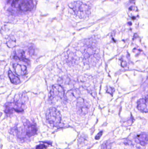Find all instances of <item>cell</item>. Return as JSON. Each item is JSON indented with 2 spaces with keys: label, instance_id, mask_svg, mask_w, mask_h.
Returning a JSON list of instances; mask_svg holds the SVG:
<instances>
[{
  "label": "cell",
  "instance_id": "2",
  "mask_svg": "<svg viewBox=\"0 0 148 149\" xmlns=\"http://www.w3.org/2000/svg\"><path fill=\"white\" fill-rule=\"evenodd\" d=\"M69 7L80 18H85L90 14L89 6L81 2L76 1L72 3L69 5Z\"/></svg>",
  "mask_w": 148,
  "mask_h": 149
},
{
  "label": "cell",
  "instance_id": "6",
  "mask_svg": "<svg viewBox=\"0 0 148 149\" xmlns=\"http://www.w3.org/2000/svg\"><path fill=\"white\" fill-rule=\"evenodd\" d=\"M50 99L52 100L57 99H61L64 97V91L61 86L55 85L52 86L50 91Z\"/></svg>",
  "mask_w": 148,
  "mask_h": 149
},
{
  "label": "cell",
  "instance_id": "8",
  "mask_svg": "<svg viewBox=\"0 0 148 149\" xmlns=\"http://www.w3.org/2000/svg\"><path fill=\"white\" fill-rule=\"evenodd\" d=\"M23 132L25 133V135L28 137L35 135L37 132V128L34 123L29 121L26 122L23 124Z\"/></svg>",
  "mask_w": 148,
  "mask_h": 149
},
{
  "label": "cell",
  "instance_id": "1",
  "mask_svg": "<svg viewBox=\"0 0 148 149\" xmlns=\"http://www.w3.org/2000/svg\"><path fill=\"white\" fill-rule=\"evenodd\" d=\"M8 4L12 8L9 9L12 13H25L31 11L34 8L33 0H6Z\"/></svg>",
  "mask_w": 148,
  "mask_h": 149
},
{
  "label": "cell",
  "instance_id": "4",
  "mask_svg": "<svg viewBox=\"0 0 148 149\" xmlns=\"http://www.w3.org/2000/svg\"><path fill=\"white\" fill-rule=\"evenodd\" d=\"M46 119L50 125L56 127L61 123V115L60 112L54 107H51L48 109L46 112Z\"/></svg>",
  "mask_w": 148,
  "mask_h": 149
},
{
  "label": "cell",
  "instance_id": "5",
  "mask_svg": "<svg viewBox=\"0 0 148 149\" xmlns=\"http://www.w3.org/2000/svg\"><path fill=\"white\" fill-rule=\"evenodd\" d=\"M24 105L21 102L18 101L8 102L5 107V112L7 114H11L14 112L21 113L24 110Z\"/></svg>",
  "mask_w": 148,
  "mask_h": 149
},
{
  "label": "cell",
  "instance_id": "7",
  "mask_svg": "<svg viewBox=\"0 0 148 149\" xmlns=\"http://www.w3.org/2000/svg\"><path fill=\"white\" fill-rule=\"evenodd\" d=\"M76 109L80 115H85L88 113L89 105L84 99L79 97L77 99Z\"/></svg>",
  "mask_w": 148,
  "mask_h": 149
},
{
  "label": "cell",
  "instance_id": "14",
  "mask_svg": "<svg viewBox=\"0 0 148 149\" xmlns=\"http://www.w3.org/2000/svg\"><path fill=\"white\" fill-rule=\"evenodd\" d=\"M8 74L11 83L15 85H18L21 83L20 79L17 75L14 74L11 71H9Z\"/></svg>",
  "mask_w": 148,
  "mask_h": 149
},
{
  "label": "cell",
  "instance_id": "15",
  "mask_svg": "<svg viewBox=\"0 0 148 149\" xmlns=\"http://www.w3.org/2000/svg\"><path fill=\"white\" fill-rule=\"evenodd\" d=\"M112 144V143L110 142L109 141H107L105 142L102 144L101 146V149H111Z\"/></svg>",
  "mask_w": 148,
  "mask_h": 149
},
{
  "label": "cell",
  "instance_id": "13",
  "mask_svg": "<svg viewBox=\"0 0 148 149\" xmlns=\"http://www.w3.org/2000/svg\"><path fill=\"white\" fill-rule=\"evenodd\" d=\"M80 95V92L78 89H72L68 91L66 94V96L69 100H72L79 98Z\"/></svg>",
  "mask_w": 148,
  "mask_h": 149
},
{
  "label": "cell",
  "instance_id": "11",
  "mask_svg": "<svg viewBox=\"0 0 148 149\" xmlns=\"http://www.w3.org/2000/svg\"><path fill=\"white\" fill-rule=\"evenodd\" d=\"M137 108L141 112L143 113L148 112L147 98L140 99L137 102Z\"/></svg>",
  "mask_w": 148,
  "mask_h": 149
},
{
  "label": "cell",
  "instance_id": "10",
  "mask_svg": "<svg viewBox=\"0 0 148 149\" xmlns=\"http://www.w3.org/2000/svg\"><path fill=\"white\" fill-rule=\"evenodd\" d=\"M13 67L16 74L17 75L23 76L25 75L27 73V67L23 65L14 64Z\"/></svg>",
  "mask_w": 148,
  "mask_h": 149
},
{
  "label": "cell",
  "instance_id": "12",
  "mask_svg": "<svg viewBox=\"0 0 148 149\" xmlns=\"http://www.w3.org/2000/svg\"><path fill=\"white\" fill-rule=\"evenodd\" d=\"M14 58L25 62L27 63H28L30 62L29 59L26 57L25 52L23 50H18L17 52H16L14 56Z\"/></svg>",
  "mask_w": 148,
  "mask_h": 149
},
{
  "label": "cell",
  "instance_id": "3",
  "mask_svg": "<svg viewBox=\"0 0 148 149\" xmlns=\"http://www.w3.org/2000/svg\"><path fill=\"white\" fill-rule=\"evenodd\" d=\"M96 43L93 41L90 40L86 44V49L84 50V57L85 61L87 63H96L97 60V56L96 55Z\"/></svg>",
  "mask_w": 148,
  "mask_h": 149
},
{
  "label": "cell",
  "instance_id": "9",
  "mask_svg": "<svg viewBox=\"0 0 148 149\" xmlns=\"http://www.w3.org/2000/svg\"><path fill=\"white\" fill-rule=\"evenodd\" d=\"M135 141L136 143L140 144L142 146H146L147 144V133H142L137 135L135 137Z\"/></svg>",
  "mask_w": 148,
  "mask_h": 149
},
{
  "label": "cell",
  "instance_id": "16",
  "mask_svg": "<svg viewBox=\"0 0 148 149\" xmlns=\"http://www.w3.org/2000/svg\"><path fill=\"white\" fill-rule=\"evenodd\" d=\"M103 133V131H101V132H100V133H99V134L96 136V140H99V139L101 138V136L102 135Z\"/></svg>",
  "mask_w": 148,
  "mask_h": 149
}]
</instances>
